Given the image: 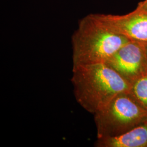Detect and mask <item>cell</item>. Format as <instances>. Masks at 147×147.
I'll use <instances>...</instances> for the list:
<instances>
[{"instance_id": "5", "label": "cell", "mask_w": 147, "mask_h": 147, "mask_svg": "<svg viewBox=\"0 0 147 147\" xmlns=\"http://www.w3.org/2000/svg\"><path fill=\"white\" fill-rule=\"evenodd\" d=\"M112 31L130 40L147 43V11L137 8L124 15L95 14Z\"/></svg>"}, {"instance_id": "9", "label": "cell", "mask_w": 147, "mask_h": 147, "mask_svg": "<svg viewBox=\"0 0 147 147\" xmlns=\"http://www.w3.org/2000/svg\"><path fill=\"white\" fill-rule=\"evenodd\" d=\"M145 44V48H146V58H147V43H144Z\"/></svg>"}, {"instance_id": "1", "label": "cell", "mask_w": 147, "mask_h": 147, "mask_svg": "<svg viewBox=\"0 0 147 147\" xmlns=\"http://www.w3.org/2000/svg\"><path fill=\"white\" fill-rule=\"evenodd\" d=\"M71 81L76 101L93 115L117 95L130 92L131 84L106 63L73 67Z\"/></svg>"}, {"instance_id": "4", "label": "cell", "mask_w": 147, "mask_h": 147, "mask_svg": "<svg viewBox=\"0 0 147 147\" xmlns=\"http://www.w3.org/2000/svg\"><path fill=\"white\" fill-rule=\"evenodd\" d=\"M131 85L147 74L145 44L130 40L123 45L106 63Z\"/></svg>"}, {"instance_id": "2", "label": "cell", "mask_w": 147, "mask_h": 147, "mask_svg": "<svg viewBox=\"0 0 147 147\" xmlns=\"http://www.w3.org/2000/svg\"><path fill=\"white\" fill-rule=\"evenodd\" d=\"M129 41L106 26L95 14H88L79 21L71 36L73 67L106 63Z\"/></svg>"}, {"instance_id": "3", "label": "cell", "mask_w": 147, "mask_h": 147, "mask_svg": "<svg viewBox=\"0 0 147 147\" xmlns=\"http://www.w3.org/2000/svg\"><path fill=\"white\" fill-rule=\"evenodd\" d=\"M93 115L97 138L118 136L147 122V111L129 92L117 95Z\"/></svg>"}, {"instance_id": "7", "label": "cell", "mask_w": 147, "mask_h": 147, "mask_svg": "<svg viewBox=\"0 0 147 147\" xmlns=\"http://www.w3.org/2000/svg\"><path fill=\"white\" fill-rule=\"evenodd\" d=\"M129 93L137 102L147 111V74L132 84Z\"/></svg>"}, {"instance_id": "6", "label": "cell", "mask_w": 147, "mask_h": 147, "mask_svg": "<svg viewBox=\"0 0 147 147\" xmlns=\"http://www.w3.org/2000/svg\"><path fill=\"white\" fill-rule=\"evenodd\" d=\"M96 147H147V122L118 136L97 138Z\"/></svg>"}, {"instance_id": "8", "label": "cell", "mask_w": 147, "mask_h": 147, "mask_svg": "<svg viewBox=\"0 0 147 147\" xmlns=\"http://www.w3.org/2000/svg\"><path fill=\"white\" fill-rule=\"evenodd\" d=\"M138 8L147 11V0H145L144 2H142L141 3L138 5Z\"/></svg>"}]
</instances>
